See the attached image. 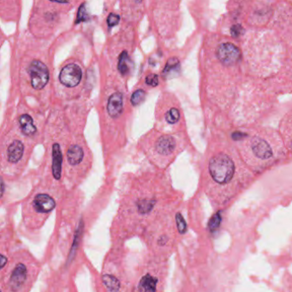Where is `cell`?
Returning a JSON list of instances; mask_svg holds the SVG:
<instances>
[{"instance_id":"cell-1","label":"cell","mask_w":292,"mask_h":292,"mask_svg":"<svg viewBox=\"0 0 292 292\" xmlns=\"http://www.w3.org/2000/svg\"><path fill=\"white\" fill-rule=\"evenodd\" d=\"M207 161L211 197L216 206H223L242 191L252 173L247 171L234 148H216Z\"/></svg>"},{"instance_id":"cell-2","label":"cell","mask_w":292,"mask_h":292,"mask_svg":"<svg viewBox=\"0 0 292 292\" xmlns=\"http://www.w3.org/2000/svg\"><path fill=\"white\" fill-rule=\"evenodd\" d=\"M236 135L234 141L238 143V151L250 169L257 172L277 162L284 155V144L277 135L268 131L238 132Z\"/></svg>"},{"instance_id":"cell-3","label":"cell","mask_w":292,"mask_h":292,"mask_svg":"<svg viewBox=\"0 0 292 292\" xmlns=\"http://www.w3.org/2000/svg\"><path fill=\"white\" fill-rule=\"evenodd\" d=\"M28 72L31 76V84L34 89L46 87L49 81V70L47 65L40 60H34L29 65Z\"/></svg>"},{"instance_id":"cell-4","label":"cell","mask_w":292,"mask_h":292,"mask_svg":"<svg viewBox=\"0 0 292 292\" xmlns=\"http://www.w3.org/2000/svg\"><path fill=\"white\" fill-rule=\"evenodd\" d=\"M217 57L223 65L226 66L237 65L241 58V52L234 44L223 43L218 47Z\"/></svg>"},{"instance_id":"cell-5","label":"cell","mask_w":292,"mask_h":292,"mask_svg":"<svg viewBox=\"0 0 292 292\" xmlns=\"http://www.w3.org/2000/svg\"><path fill=\"white\" fill-rule=\"evenodd\" d=\"M82 69L76 64L66 65L59 75V80L65 87H74L79 84L82 80Z\"/></svg>"},{"instance_id":"cell-6","label":"cell","mask_w":292,"mask_h":292,"mask_svg":"<svg viewBox=\"0 0 292 292\" xmlns=\"http://www.w3.org/2000/svg\"><path fill=\"white\" fill-rule=\"evenodd\" d=\"M177 148V142L173 137L165 135L159 137L156 142V151L161 155H171Z\"/></svg>"},{"instance_id":"cell-7","label":"cell","mask_w":292,"mask_h":292,"mask_svg":"<svg viewBox=\"0 0 292 292\" xmlns=\"http://www.w3.org/2000/svg\"><path fill=\"white\" fill-rule=\"evenodd\" d=\"M33 206L38 213H48L53 210L56 203L54 199L52 198L50 195L40 194L35 196L33 202Z\"/></svg>"},{"instance_id":"cell-8","label":"cell","mask_w":292,"mask_h":292,"mask_svg":"<svg viewBox=\"0 0 292 292\" xmlns=\"http://www.w3.org/2000/svg\"><path fill=\"white\" fill-rule=\"evenodd\" d=\"M28 277L27 267L23 264H18L15 267L11 274L10 285L14 291H18L19 289L24 285Z\"/></svg>"},{"instance_id":"cell-9","label":"cell","mask_w":292,"mask_h":292,"mask_svg":"<svg viewBox=\"0 0 292 292\" xmlns=\"http://www.w3.org/2000/svg\"><path fill=\"white\" fill-rule=\"evenodd\" d=\"M107 111L113 119L118 118L123 112V94L119 92L112 94L108 100Z\"/></svg>"},{"instance_id":"cell-10","label":"cell","mask_w":292,"mask_h":292,"mask_svg":"<svg viewBox=\"0 0 292 292\" xmlns=\"http://www.w3.org/2000/svg\"><path fill=\"white\" fill-rule=\"evenodd\" d=\"M24 153V146L22 141L16 140L9 145L7 148L8 161L11 163L18 162L22 159Z\"/></svg>"},{"instance_id":"cell-11","label":"cell","mask_w":292,"mask_h":292,"mask_svg":"<svg viewBox=\"0 0 292 292\" xmlns=\"http://www.w3.org/2000/svg\"><path fill=\"white\" fill-rule=\"evenodd\" d=\"M62 161H63V156H62L60 146L56 143L53 145L52 148V173L53 177L58 180L61 177Z\"/></svg>"},{"instance_id":"cell-12","label":"cell","mask_w":292,"mask_h":292,"mask_svg":"<svg viewBox=\"0 0 292 292\" xmlns=\"http://www.w3.org/2000/svg\"><path fill=\"white\" fill-rule=\"evenodd\" d=\"M84 156L83 149L79 145H71L67 152V159L68 162L72 165L76 166L82 162Z\"/></svg>"},{"instance_id":"cell-13","label":"cell","mask_w":292,"mask_h":292,"mask_svg":"<svg viewBox=\"0 0 292 292\" xmlns=\"http://www.w3.org/2000/svg\"><path fill=\"white\" fill-rule=\"evenodd\" d=\"M19 124L22 133L26 136H33L36 133V126L34 124L32 118L28 114H23L19 118Z\"/></svg>"},{"instance_id":"cell-14","label":"cell","mask_w":292,"mask_h":292,"mask_svg":"<svg viewBox=\"0 0 292 292\" xmlns=\"http://www.w3.org/2000/svg\"><path fill=\"white\" fill-rule=\"evenodd\" d=\"M157 284L158 279L155 277L151 275H146L141 278L138 290L142 292H155L157 291Z\"/></svg>"},{"instance_id":"cell-15","label":"cell","mask_w":292,"mask_h":292,"mask_svg":"<svg viewBox=\"0 0 292 292\" xmlns=\"http://www.w3.org/2000/svg\"><path fill=\"white\" fill-rule=\"evenodd\" d=\"M103 283L110 292H119L120 290V283L119 279L114 276L105 274L103 276Z\"/></svg>"},{"instance_id":"cell-16","label":"cell","mask_w":292,"mask_h":292,"mask_svg":"<svg viewBox=\"0 0 292 292\" xmlns=\"http://www.w3.org/2000/svg\"><path fill=\"white\" fill-rule=\"evenodd\" d=\"M130 60L128 56L127 52H123L120 57H119V70L121 73V75L125 76L129 71H130Z\"/></svg>"},{"instance_id":"cell-17","label":"cell","mask_w":292,"mask_h":292,"mask_svg":"<svg viewBox=\"0 0 292 292\" xmlns=\"http://www.w3.org/2000/svg\"><path fill=\"white\" fill-rule=\"evenodd\" d=\"M155 202L154 200H148V199H143L138 202V211L141 214H147L150 213L154 206H155Z\"/></svg>"},{"instance_id":"cell-18","label":"cell","mask_w":292,"mask_h":292,"mask_svg":"<svg viewBox=\"0 0 292 292\" xmlns=\"http://www.w3.org/2000/svg\"><path fill=\"white\" fill-rule=\"evenodd\" d=\"M145 99H146V92L142 89H138L132 94L131 103L135 106L141 105V103L145 101Z\"/></svg>"},{"instance_id":"cell-19","label":"cell","mask_w":292,"mask_h":292,"mask_svg":"<svg viewBox=\"0 0 292 292\" xmlns=\"http://www.w3.org/2000/svg\"><path fill=\"white\" fill-rule=\"evenodd\" d=\"M166 121L169 123H176L180 119V112L177 108H172L169 110L166 115Z\"/></svg>"},{"instance_id":"cell-20","label":"cell","mask_w":292,"mask_h":292,"mask_svg":"<svg viewBox=\"0 0 292 292\" xmlns=\"http://www.w3.org/2000/svg\"><path fill=\"white\" fill-rule=\"evenodd\" d=\"M178 63H179V62L177 61V59H176V58H172V59H170L169 61L167 62V64H166V68L164 69V71H163L164 76H165V75H166V76H168L171 71L174 70L173 69H177Z\"/></svg>"},{"instance_id":"cell-21","label":"cell","mask_w":292,"mask_h":292,"mask_svg":"<svg viewBox=\"0 0 292 292\" xmlns=\"http://www.w3.org/2000/svg\"><path fill=\"white\" fill-rule=\"evenodd\" d=\"M176 220H177V229H178V231H179L181 234H184V232L186 231V229H187L185 220H184V218L181 215L180 213H177V217H176Z\"/></svg>"},{"instance_id":"cell-22","label":"cell","mask_w":292,"mask_h":292,"mask_svg":"<svg viewBox=\"0 0 292 292\" xmlns=\"http://www.w3.org/2000/svg\"><path fill=\"white\" fill-rule=\"evenodd\" d=\"M146 83L151 87H156L159 84V77L155 74H151L147 76Z\"/></svg>"},{"instance_id":"cell-23","label":"cell","mask_w":292,"mask_h":292,"mask_svg":"<svg viewBox=\"0 0 292 292\" xmlns=\"http://www.w3.org/2000/svg\"><path fill=\"white\" fill-rule=\"evenodd\" d=\"M119 21H120V17L119 15H116L114 13L109 15L108 18H107V23H108L110 28L119 24Z\"/></svg>"},{"instance_id":"cell-24","label":"cell","mask_w":292,"mask_h":292,"mask_svg":"<svg viewBox=\"0 0 292 292\" xmlns=\"http://www.w3.org/2000/svg\"><path fill=\"white\" fill-rule=\"evenodd\" d=\"M82 11H83V14H82V12L79 11V13H78V17H77V20H76V22L78 23V22H81V21H85V20H87V17H85V8H84V4L81 6L80 8Z\"/></svg>"},{"instance_id":"cell-25","label":"cell","mask_w":292,"mask_h":292,"mask_svg":"<svg viewBox=\"0 0 292 292\" xmlns=\"http://www.w3.org/2000/svg\"><path fill=\"white\" fill-rule=\"evenodd\" d=\"M6 261H7V258L4 255H2V256H1V268H4Z\"/></svg>"},{"instance_id":"cell-26","label":"cell","mask_w":292,"mask_h":292,"mask_svg":"<svg viewBox=\"0 0 292 292\" xmlns=\"http://www.w3.org/2000/svg\"><path fill=\"white\" fill-rule=\"evenodd\" d=\"M166 242H167V238H166V237H165V238L162 237V238H160L159 240V244H160V245H164V244H166Z\"/></svg>"},{"instance_id":"cell-27","label":"cell","mask_w":292,"mask_h":292,"mask_svg":"<svg viewBox=\"0 0 292 292\" xmlns=\"http://www.w3.org/2000/svg\"><path fill=\"white\" fill-rule=\"evenodd\" d=\"M52 2H57V3H61V4H67L69 0H51Z\"/></svg>"},{"instance_id":"cell-28","label":"cell","mask_w":292,"mask_h":292,"mask_svg":"<svg viewBox=\"0 0 292 292\" xmlns=\"http://www.w3.org/2000/svg\"><path fill=\"white\" fill-rule=\"evenodd\" d=\"M138 1H141V0H138Z\"/></svg>"}]
</instances>
